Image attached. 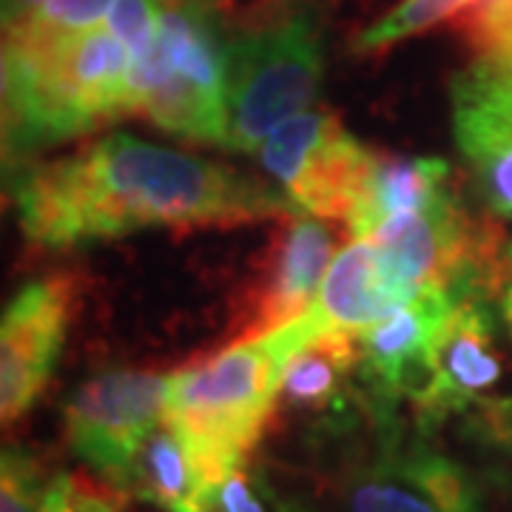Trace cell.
Returning <instances> with one entry per match:
<instances>
[{
	"instance_id": "e0dca14e",
	"label": "cell",
	"mask_w": 512,
	"mask_h": 512,
	"mask_svg": "<svg viewBox=\"0 0 512 512\" xmlns=\"http://www.w3.org/2000/svg\"><path fill=\"white\" fill-rule=\"evenodd\" d=\"M208 478L183 433L163 419L143 441L128 470L123 493L154 504L163 512H200Z\"/></svg>"
},
{
	"instance_id": "603a6c76",
	"label": "cell",
	"mask_w": 512,
	"mask_h": 512,
	"mask_svg": "<svg viewBox=\"0 0 512 512\" xmlns=\"http://www.w3.org/2000/svg\"><path fill=\"white\" fill-rule=\"evenodd\" d=\"M458 29L476 55H487L512 43V0H476L458 15Z\"/></svg>"
},
{
	"instance_id": "52a82bcc",
	"label": "cell",
	"mask_w": 512,
	"mask_h": 512,
	"mask_svg": "<svg viewBox=\"0 0 512 512\" xmlns=\"http://www.w3.org/2000/svg\"><path fill=\"white\" fill-rule=\"evenodd\" d=\"M373 148L350 137L333 114L311 111L279 126L259 148L262 168L299 211L348 225Z\"/></svg>"
},
{
	"instance_id": "9c48e42d",
	"label": "cell",
	"mask_w": 512,
	"mask_h": 512,
	"mask_svg": "<svg viewBox=\"0 0 512 512\" xmlns=\"http://www.w3.org/2000/svg\"><path fill=\"white\" fill-rule=\"evenodd\" d=\"M376 453L342 484L345 512H484L467 470L421 439H402V424H379Z\"/></svg>"
},
{
	"instance_id": "ac0fdd59",
	"label": "cell",
	"mask_w": 512,
	"mask_h": 512,
	"mask_svg": "<svg viewBox=\"0 0 512 512\" xmlns=\"http://www.w3.org/2000/svg\"><path fill=\"white\" fill-rule=\"evenodd\" d=\"M114 0H46L29 15L15 23H6L3 40L20 43H57L66 37L83 35L97 29V23L109 18Z\"/></svg>"
},
{
	"instance_id": "8992f818",
	"label": "cell",
	"mask_w": 512,
	"mask_h": 512,
	"mask_svg": "<svg viewBox=\"0 0 512 512\" xmlns=\"http://www.w3.org/2000/svg\"><path fill=\"white\" fill-rule=\"evenodd\" d=\"M322 83V49L308 15L254 29L231 43L228 131L222 146L259 151L276 128L299 117Z\"/></svg>"
},
{
	"instance_id": "5b68a950",
	"label": "cell",
	"mask_w": 512,
	"mask_h": 512,
	"mask_svg": "<svg viewBox=\"0 0 512 512\" xmlns=\"http://www.w3.org/2000/svg\"><path fill=\"white\" fill-rule=\"evenodd\" d=\"M487 262L453 288L456 305L436 336L430 382L413 402L421 430L464 419L476 439L512 402V325L490 288Z\"/></svg>"
},
{
	"instance_id": "d4e9b609",
	"label": "cell",
	"mask_w": 512,
	"mask_h": 512,
	"mask_svg": "<svg viewBox=\"0 0 512 512\" xmlns=\"http://www.w3.org/2000/svg\"><path fill=\"white\" fill-rule=\"evenodd\" d=\"M40 3H46V0H3V26L6 23H15L23 15H29Z\"/></svg>"
},
{
	"instance_id": "ffe728a7",
	"label": "cell",
	"mask_w": 512,
	"mask_h": 512,
	"mask_svg": "<svg viewBox=\"0 0 512 512\" xmlns=\"http://www.w3.org/2000/svg\"><path fill=\"white\" fill-rule=\"evenodd\" d=\"M52 478H43L37 461L18 447L3 450L0 461V512H43Z\"/></svg>"
},
{
	"instance_id": "4fadbf2b",
	"label": "cell",
	"mask_w": 512,
	"mask_h": 512,
	"mask_svg": "<svg viewBox=\"0 0 512 512\" xmlns=\"http://www.w3.org/2000/svg\"><path fill=\"white\" fill-rule=\"evenodd\" d=\"M336 245L339 234L330 231L322 217L288 214L239 305L237 330L242 339L265 336L308 311L328 274Z\"/></svg>"
},
{
	"instance_id": "8fae6325",
	"label": "cell",
	"mask_w": 512,
	"mask_h": 512,
	"mask_svg": "<svg viewBox=\"0 0 512 512\" xmlns=\"http://www.w3.org/2000/svg\"><path fill=\"white\" fill-rule=\"evenodd\" d=\"M456 305V293L427 288L404 308L387 313L356 333L359 373L379 424L396 421V407L416 402L433 373V345L444 319Z\"/></svg>"
},
{
	"instance_id": "9a60e30c",
	"label": "cell",
	"mask_w": 512,
	"mask_h": 512,
	"mask_svg": "<svg viewBox=\"0 0 512 512\" xmlns=\"http://www.w3.org/2000/svg\"><path fill=\"white\" fill-rule=\"evenodd\" d=\"M410 293L390 274L379 245L370 237H356L333 256L328 274L313 296L311 308L302 313V325L311 339L328 333H359L387 313L404 308Z\"/></svg>"
},
{
	"instance_id": "44dd1931",
	"label": "cell",
	"mask_w": 512,
	"mask_h": 512,
	"mask_svg": "<svg viewBox=\"0 0 512 512\" xmlns=\"http://www.w3.org/2000/svg\"><path fill=\"white\" fill-rule=\"evenodd\" d=\"M487 279H490V288L498 296V302H501V308H504L512 325V239L504 237L501 245L495 248V254L490 256V265H487ZM476 441H481L484 447L501 450L512 458V402L498 419L490 421L478 433Z\"/></svg>"
},
{
	"instance_id": "d6986e66",
	"label": "cell",
	"mask_w": 512,
	"mask_h": 512,
	"mask_svg": "<svg viewBox=\"0 0 512 512\" xmlns=\"http://www.w3.org/2000/svg\"><path fill=\"white\" fill-rule=\"evenodd\" d=\"M476 0H402L396 9H390L382 20H376L370 29H365L356 46L362 52H379L384 46L404 40V37L419 35L433 29L436 23L447 18H458L467 12Z\"/></svg>"
},
{
	"instance_id": "484cf974",
	"label": "cell",
	"mask_w": 512,
	"mask_h": 512,
	"mask_svg": "<svg viewBox=\"0 0 512 512\" xmlns=\"http://www.w3.org/2000/svg\"><path fill=\"white\" fill-rule=\"evenodd\" d=\"M97 512H114V504H111L109 498H103V501H100V507H97Z\"/></svg>"
},
{
	"instance_id": "4316f807",
	"label": "cell",
	"mask_w": 512,
	"mask_h": 512,
	"mask_svg": "<svg viewBox=\"0 0 512 512\" xmlns=\"http://www.w3.org/2000/svg\"><path fill=\"white\" fill-rule=\"evenodd\" d=\"M296 512H313L308 504H302V501H296Z\"/></svg>"
},
{
	"instance_id": "277c9868",
	"label": "cell",
	"mask_w": 512,
	"mask_h": 512,
	"mask_svg": "<svg viewBox=\"0 0 512 512\" xmlns=\"http://www.w3.org/2000/svg\"><path fill=\"white\" fill-rule=\"evenodd\" d=\"M160 43L134 57L131 114L177 137L225 143L228 57L211 0H163Z\"/></svg>"
},
{
	"instance_id": "6da1fadb",
	"label": "cell",
	"mask_w": 512,
	"mask_h": 512,
	"mask_svg": "<svg viewBox=\"0 0 512 512\" xmlns=\"http://www.w3.org/2000/svg\"><path fill=\"white\" fill-rule=\"evenodd\" d=\"M23 234L69 248L143 228H234L299 211L271 188L211 160L111 134L15 174Z\"/></svg>"
},
{
	"instance_id": "cb8c5ba5",
	"label": "cell",
	"mask_w": 512,
	"mask_h": 512,
	"mask_svg": "<svg viewBox=\"0 0 512 512\" xmlns=\"http://www.w3.org/2000/svg\"><path fill=\"white\" fill-rule=\"evenodd\" d=\"M103 498L106 495L94 493L83 481H77L69 473H60L49 481L43 512H97Z\"/></svg>"
},
{
	"instance_id": "ba28073f",
	"label": "cell",
	"mask_w": 512,
	"mask_h": 512,
	"mask_svg": "<svg viewBox=\"0 0 512 512\" xmlns=\"http://www.w3.org/2000/svg\"><path fill=\"white\" fill-rule=\"evenodd\" d=\"M171 376L106 370L83 382L66 402V436L77 456L111 487H126L128 470L151 430L165 419Z\"/></svg>"
},
{
	"instance_id": "7c38bea8",
	"label": "cell",
	"mask_w": 512,
	"mask_h": 512,
	"mask_svg": "<svg viewBox=\"0 0 512 512\" xmlns=\"http://www.w3.org/2000/svg\"><path fill=\"white\" fill-rule=\"evenodd\" d=\"M74 288L66 276L32 279L0 322V416L18 421L52 379L72 319Z\"/></svg>"
},
{
	"instance_id": "30bf717a",
	"label": "cell",
	"mask_w": 512,
	"mask_h": 512,
	"mask_svg": "<svg viewBox=\"0 0 512 512\" xmlns=\"http://www.w3.org/2000/svg\"><path fill=\"white\" fill-rule=\"evenodd\" d=\"M453 140L481 205L512 222V43L461 69L450 83Z\"/></svg>"
},
{
	"instance_id": "7a4b0ae2",
	"label": "cell",
	"mask_w": 512,
	"mask_h": 512,
	"mask_svg": "<svg viewBox=\"0 0 512 512\" xmlns=\"http://www.w3.org/2000/svg\"><path fill=\"white\" fill-rule=\"evenodd\" d=\"M134 57L111 29L57 43L3 40V163L131 114Z\"/></svg>"
},
{
	"instance_id": "5bb4252c",
	"label": "cell",
	"mask_w": 512,
	"mask_h": 512,
	"mask_svg": "<svg viewBox=\"0 0 512 512\" xmlns=\"http://www.w3.org/2000/svg\"><path fill=\"white\" fill-rule=\"evenodd\" d=\"M276 410L319 433L350 430L359 413L373 416L356 333H328L293 356L279 384Z\"/></svg>"
},
{
	"instance_id": "3957f363",
	"label": "cell",
	"mask_w": 512,
	"mask_h": 512,
	"mask_svg": "<svg viewBox=\"0 0 512 512\" xmlns=\"http://www.w3.org/2000/svg\"><path fill=\"white\" fill-rule=\"evenodd\" d=\"M311 342L302 319H293L171 376L165 419L183 433L208 481L248 458L276 410L285 367Z\"/></svg>"
},
{
	"instance_id": "2e32d148",
	"label": "cell",
	"mask_w": 512,
	"mask_h": 512,
	"mask_svg": "<svg viewBox=\"0 0 512 512\" xmlns=\"http://www.w3.org/2000/svg\"><path fill=\"white\" fill-rule=\"evenodd\" d=\"M450 165L439 157H404L373 151L362 194L345 231L367 237L376 225L393 214L419 211L450 194Z\"/></svg>"
},
{
	"instance_id": "7402d4cb",
	"label": "cell",
	"mask_w": 512,
	"mask_h": 512,
	"mask_svg": "<svg viewBox=\"0 0 512 512\" xmlns=\"http://www.w3.org/2000/svg\"><path fill=\"white\" fill-rule=\"evenodd\" d=\"M163 6L157 0H114L109 29L128 46L131 57H143L160 43Z\"/></svg>"
}]
</instances>
